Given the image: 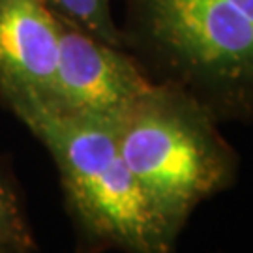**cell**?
I'll return each mask as SVG.
<instances>
[{
	"label": "cell",
	"instance_id": "1",
	"mask_svg": "<svg viewBox=\"0 0 253 253\" xmlns=\"http://www.w3.org/2000/svg\"><path fill=\"white\" fill-rule=\"evenodd\" d=\"M122 49L217 122H253V0H120Z\"/></svg>",
	"mask_w": 253,
	"mask_h": 253
},
{
	"label": "cell",
	"instance_id": "2",
	"mask_svg": "<svg viewBox=\"0 0 253 253\" xmlns=\"http://www.w3.org/2000/svg\"><path fill=\"white\" fill-rule=\"evenodd\" d=\"M11 113L53 156L84 252L172 253L176 240L127 169L111 120L45 101L25 103Z\"/></svg>",
	"mask_w": 253,
	"mask_h": 253
},
{
	"label": "cell",
	"instance_id": "3",
	"mask_svg": "<svg viewBox=\"0 0 253 253\" xmlns=\"http://www.w3.org/2000/svg\"><path fill=\"white\" fill-rule=\"evenodd\" d=\"M118 150L172 240L203 201L233 186L238 156L212 113L154 81L113 122Z\"/></svg>",
	"mask_w": 253,
	"mask_h": 253
},
{
	"label": "cell",
	"instance_id": "4",
	"mask_svg": "<svg viewBox=\"0 0 253 253\" xmlns=\"http://www.w3.org/2000/svg\"><path fill=\"white\" fill-rule=\"evenodd\" d=\"M54 17L58 30L54 105L115 122L154 81L126 49Z\"/></svg>",
	"mask_w": 253,
	"mask_h": 253
},
{
	"label": "cell",
	"instance_id": "5",
	"mask_svg": "<svg viewBox=\"0 0 253 253\" xmlns=\"http://www.w3.org/2000/svg\"><path fill=\"white\" fill-rule=\"evenodd\" d=\"M56 17L45 0H0V100L54 103Z\"/></svg>",
	"mask_w": 253,
	"mask_h": 253
},
{
	"label": "cell",
	"instance_id": "6",
	"mask_svg": "<svg viewBox=\"0 0 253 253\" xmlns=\"http://www.w3.org/2000/svg\"><path fill=\"white\" fill-rule=\"evenodd\" d=\"M54 15L105 43L122 47L113 0H45Z\"/></svg>",
	"mask_w": 253,
	"mask_h": 253
},
{
	"label": "cell",
	"instance_id": "7",
	"mask_svg": "<svg viewBox=\"0 0 253 253\" xmlns=\"http://www.w3.org/2000/svg\"><path fill=\"white\" fill-rule=\"evenodd\" d=\"M0 252H34V238L25 217L17 186L2 163H0Z\"/></svg>",
	"mask_w": 253,
	"mask_h": 253
},
{
	"label": "cell",
	"instance_id": "8",
	"mask_svg": "<svg viewBox=\"0 0 253 253\" xmlns=\"http://www.w3.org/2000/svg\"><path fill=\"white\" fill-rule=\"evenodd\" d=\"M0 253H4V252H0Z\"/></svg>",
	"mask_w": 253,
	"mask_h": 253
}]
</instances>
